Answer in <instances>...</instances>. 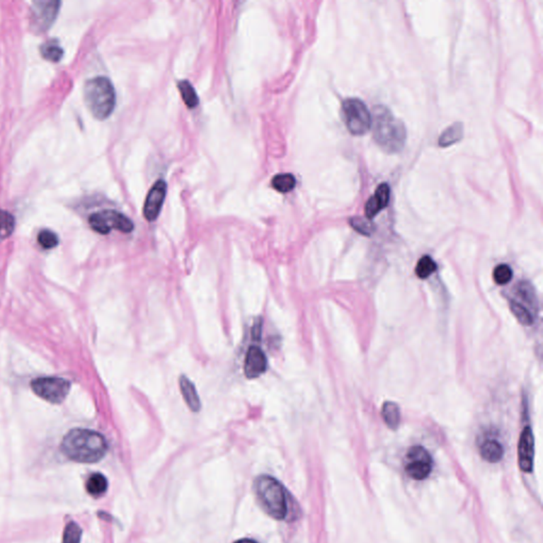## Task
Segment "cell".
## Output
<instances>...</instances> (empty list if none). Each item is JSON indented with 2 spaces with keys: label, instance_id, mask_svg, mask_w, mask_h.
Returning a JSON list of instances; mask_svg holds the SVG:
<instances>
[{
  "label": "cell",
  "instance_id": "obj_24",
  "mask_svg": "<svg viewBox=\"0 0 543 543\" xmlns=\"http://www.w3.org/2000/svg\"><path fill=\"white\" fill-rule=\"evenodd\" d=\"M42 55L50 62H59L63 57V49L57 42H48L42 46Z\"/></svg>",
  "mask_w": 543,
  "mask_h": 543
},
{
  "label": "cell",
  "instance_id": "obj_30",
  "mask_svg": "<svg viewBox=\"0 0 543 543\" xmlns=\"http://www.w3.org/2000/svg\"><path fill=\"white\" fill-rule=\"evenodd\" d=\"M235 543H258V542H255V540H253V539H240V540H238V542H236Z\"/></svg>",
  "mask_w": 543,
  "mask_h": 543
},
{
  "label": "cell",
  "instance_id": "obj_27",
  "mask_svg": "<svg viewBox=\"0 0 543 543\" xmlns=\"http://www.w3.org/2000/svg\"><path fill=\"white\" fill-rule=\"evenodd\" d=\"M513 278V270L508 265H499L493 271V279L497 285H508Z\"/></svg>",
  "mask_w": 543,
  "mask_h": 543
},
{
  "label": "cell",
  "instance_id": "obj_4",
  "mask_svg": "<svg viewBox=\"0 0 543 543\" xmlns=\"http://www.w3.org/2000/svg\"><path fill=\"white\" fill-rule=\"evenodd\" d=\"M84 99L95 118L99 120L108 118L116 105V93L110 79L97 76L87 81L84 87Z\"/></svg>",
  "mask_w": 543,
  "mask_h": 543
},
{
  "label": "cell",
  "instance_id": "obj_20",
  "mask_svg": "<svg viewBox=\"0 0 543 543\" xmlns=\"http://www.w3.org/2000/svg\"><path fill=\"white\" fill-rule=\"evenodd\" d=\"M178 86L185 104L189 108H197L198 104H199V97H198L197 91L193 88V85L188 81L183 80L178 82Z\"/></svg>",
  "mask_w": 543,
  "mask_h": 543
},
{
  "label": "cell",
  "instance_id": "obj_11",
  "mask_svg": "<svg viewBox=\"0 0 543 543\" xmlns=\"http://www.w3.org/2000/svg\"><path fill=\"white\" fill-rule=\"evenodd\" d=\"M268 359L259 347L251 346L244 362V374L246 378L256 379L267 372Z\"/></svg>",
  "mask_w": 543,
  "mask_h": 543
},
{
  "label": "cell",
  "instance_id": "obj_22",
  "mask_svg": "<svg viewBox=\"0 0 543 543\" xmlns=\"http://www.w3.org/2000/svg\"><path fill=\"white\" fill-rule=\"evenodd\" d=\"M436 268H438V265H436L435 261L431 257L423 256L421 257V261L417 263L415 272H416V275L419 278L427 279L436 271Z\"/></svg>",
  "mask_w": 543,
  "mask_h": 543
},
{
  "label": "cell",
  "instance_id": "obj_21",
  "mask_svg": "<svg viewBox=\"0 0 543 543\" xmlns=\"http://www.w3.org/2000/svg\"><path fill=\"white\" fill-rule=\"evenodd\" d=\"M510 310H512L513 314L516 316V319L520 321L522 325L531 326L534 323L533 314L530 312L529 309L527 307L523 306L521 302H516V300H510Z\"/></svg>",
  "mask_w": 543,
  "mask_h": 543
},
{
  "label": "cell",
  "instance_id": "obj_13",
  "mask_svg": "<svg viewBox=\"0 0 543 543\" xmlns=\"http://www.w3.org/2000/svg\"><path fill=\"white\" fill-rule=\"evenodd\" d=\"M389 198H391V189H389V185H379L375 195L366 203V218L370 220V219L376 217L381 210H384L389 205Z\"/></svg>",
  "mask_w": 543,
  "mask_h": 543
},
{
  "label": "cell",
  "instance_id": "obj_29",
  "mask_svg": "<svg viewBox=\"0 0 543 543\" xmlns=\"http://www.w3.org/2000/svg\"><path fill=\"white\" fill-rule=\"evenodd\" d=\"M518 294L525 302H533L534 298H535L533 289L527 282L520 283V285L518 287Z\"/></svg>",
  "mask_w": 543,
  "mask_h": 543
},
{
  "label": "cell",
  "instance_id": "obj_5",
  "mask_svg": "<svg viewBox=\"0 0 543 543\" xmlns=\"http://www.w3.org/2000/svg\"><path fill=\"white\" fill-rule=\"evenodd\" d=\"M343 115L347 129L353 135H364L372 127V114L367 106L357 98L345 100Z\"/></svg>",
  "mask_w": 543,
  "mask_h": 543
},
{
  "label": "cell",
  "instance_id": "obj_18",
  "mask_svg": "<svg viewBox=\"0 0 543 543\" xmlns=\"http://www.w3.org/2000/svg\"><path fill=\"white\" fill-rule=\"evenodd\" d=\"M108 480L101 474H93L86 482V491L93 497H100L108 491Z\"/></svg>",
  "mask_w": 543,
  "mask_h": 543
},
{
  "label": "cell",
  "instance_id": "obj_2",
  "mask_svg": "<svg viewBox=\"0 0 543 543\" xmlns=\"http://www.w3.org/2000/svg\"><path fill=\"white\" fill-rule=\"evenodd\" d=\"M372 127L377 144L389 153H397L404 149L406 130L401 120L396 118L389 108L383 105L375 108Z\"/></svg>",
  "mask_w": 543,
  "mask_h": 543
},
{
  "label": "cell",
  "instance_id": "obj_8",
  "mask_svg": "<svg viewBox=\"0 0 543 543\" xmlns=\"http://www.w3.org/2000/svg\"><path fill=\"white\" fill-rule=\"evenodd\" d=\"M431 455L421 446L412 447L406 453V472L410 478L421 481L428 478L432 471Z\"/></svg>",
  "mask_w": 543,
  "mask_h": 543
},
{
  "label": "cell",
  "instance_id": "obj_15",
  "mask_svg": "<svg viewBox=\"0 0 543 543\" xmlns=\"http://www.w3.org/2000/svg\"><path fill=\"white\" fill-rule=\"evenodd\" d=\"M480 453L485 461L489 463H498L503 457L504 449L497 440H488L481 445Z\"/></svg>",
  "mask_w": 543,
  "mask_h": 543
},
{
  "label": "cell",
  "instance_id": "obj_28",
  "mask_svg": "<svg viewBox=\"0 0 543 543\" xmlns=\"http://www.w3.org/2000/svg\"><path fill=\"white\" fill-rule=\"evenodd\" d=\"M38 244L46 248V250H50V248H55L59 244V238L55 235L53 232L49 231V229H44L38 234Z\"/></svg>",
  "mask_w": 543,
  "mask_h": 543
},
{
  "label": "cell",
  "instance_id": "obj_9",
  "mask_svg": "<svg viewBox=\"0 0 543 543\" xmlns=\"http://www.w3.org/2000/svg\"><path fill=\"white\" fill-rule=\"evenodd\" d=\"M167 193V184L164 181H157L147 195L144 206V216L147 221L153 222L159 218L163 208Z\"/></svg>",
  "mask_w": 543,
  "mask_h": 543
},
{
  "label": "cell",
  "instance_id": "obj_1",
  "mask_svg": "<svg viewBox=\"0 0 543 543\" xmlns=\"http://www.w3.org/2000/svg\"><path fill=\"white\" fill-rule=\"evenodd\" d=\"M108 442L103 435L87 429H74L62 440L61 450L68 459L83 464L101 461L108 452Z\"/></svg>",
  "mask_w": 543,
  "mask_h": 543
},
{
  "label": "cell",
  "instance_id": "obj_10",
  "mask_svg": "<svg viewBox=\"0 0 543 543\" xmlns=\"http://www.w3.org/2000/svg\"><path fill=\"white\" fill-rule=\"evenodd\" d=\"M61 2L59 1H36L32 8V21L34 27L40 30H46L57 17Z\"/></svg>",
  "mask_w": 543,
  "mask_h": 543
},
{
  "label": "cell",
  "instance_id": "obj_12",
  "mask_svg": "<svg viewBox=\"0 0 543 543\" xmlns=\"http://www.w3.org/2000/svg\"><path fill=\"white\" fill-rule=\"evenodd\" d=\"M534 446L535 442H534L533 432L531 428H525L521 433L518 446L519 466L522 471L530 472L533 469L534 453H535Z\"/></svg>",
  "mask_w": 543,
  "mask_h": 543
},
{
  "label": "cell",
  "instance_id": "obj_23",
  "mask_svg": "<svg viewBox=\"0 0 543 543\" xmlns=\"http://www.w3.org/2000/svg\"><path fill=\"white\" fill-rule=\"evenodd\" d=\"M15 229L14 217L8 212L0 210V240L6 239Z\"/></svg>",
  "mask_w": 543,
  "mask_h": 543
},
{
  "label": "cell",
  "instance_id": "obj_3",
  "mask_svg": "<svg viewBox=\"0 0 543 543\" xmlns=\"http://www.w3.org/2000/svg\"><path fill=\"white\" fill-rule=\"evenodd\" d=\"M254 493L263 510L276 520H285L289 513L287 491L276 479L261 476L255 480Z\"/></svg>",
  "mask_w": 543,
  "mask_h": 543
},
{
  "label": "cell",
  "instance_id": "obj_26",
  "mask_svg": "<svg viewBox=\"0 0 543 543\" xmlns=\"http://www.w3.org/2000/svg\"><path fill=\"white\" fill-rule=\"evenodd\" d=\"M81 537H82V530L76 522H70L66 525L63 543H80Z\"/></svg>",
  "mask_w": 543,
  "mask_h": 543
},
{
  "label": "cell",
  "instance_id": "obj_6",
  "mask_svg": "<svg viewBox=\"0 0 543 543\" xmlns=\"http://www.w3.org/2000/svg\"><path fill=\"white\" fill-rule=\"evenodd\" d=\"M89 225L93 231L101 235H108L113 229L129 234L133 232L134 224L127 216L116 210H103L89 217Z\"/></svg>",
  "mask_w": 543,
  "mask_h": 543
},
{
  "label": "cell",
  "instance_id": "obj_25",
  "mask_svg": "<svg viewBox=\"0 0 543 543\" xmlns=\"http://www.w3.org/2000/svg\"><path fill=\"white\" fill-rule=\"evenodd\" d=\"M350 225L355 231L364 236H370L375 231V225L367 218L355 217V218L350 219Z\"/></svg>",
  "mask_w": 543,
  "mask_h": 543
},
{
  "label": "cell",
  "instance_id": "obj_7",
  "mask_svg": "<svg viewBox=\"0 0 543 543\" xmlns=\"http://www.w3.org/2000/svg\"><path fill=\"white\" fill-rule=\"evenodd\" d=\"M32 389L38 397L51 404H61L67 397L70 383L57 377H42L31 383Z\"/></svg>",
  "mask_w": 543,
  "mask_h": 543
},
{
  "label": "cell",
  "instance_id": "obj_19",
  "mask_svg": "<svg viewBox=\"0 0 543 543\" xmlns=\"http://www.w3.org/2000/svg\"><path fill=\"white\" fill-rule=\"evenodd\" d=\"M272 186L275 190L281 193H287L296 186V178L291 173L277 174L272 180Z\"/></svg>",
  "mask_w": 543,
  "mask_h": 543
},
{
  "label": "cell",
  "instance_id": "obj_14",
  "mask_svg": "<svg viewBox=\"0 0 543 543\" xmlns=\"http://www.w3.org/2000/svg\"><path fill=\"white\" fill-rule=\"evenodd\" d=\"M180 389L181 391H182L183 398H184L188 408L193 412H199L202 408L201 399H200L199 395H198L195 384L186 376L180 377Z\"/></svg>",
  "mask_w": 543,
  "mask_h": 543
},
{
  "label": "cell",
  "instance_id": "obj_16",
  "mask_svg": "<svg viewBox=\"0 0 543 543\" xmlns=\"http://www.w3.org/2000/svg\"><path fill=\"white\" fill-rule=\"evenodd\" d=\"M464 136V127L461 122L455 123V125L445 130L444 133L440 135L438 139V144L442 148L452 146L462 140Z\"/></svg>",
  "mask_w": 543,
  "mask_h": 543
},
{
  "label": "cell",
  "instance_id": "obj_17",
  "mask_svg": "<svg viewBox=\"0 0 543 543\" xmlns=\"http://www.w3.org/2000/svg\"><path fill=\"white\" fill-rule=\"evenodd\" d=\"M381 414H382L383 421L389 429L396 430L399 427L400 410L399 406L395 402H384Z\"/></svg>",
  "mask_w": 543,
  "mask_h": 543
}]
</instances>
